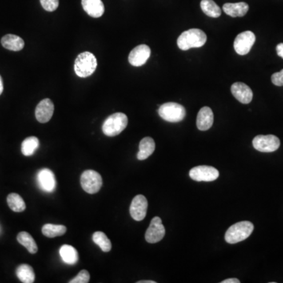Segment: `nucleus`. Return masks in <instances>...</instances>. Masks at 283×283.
Wrapping results in <instances>:
<instances>
[{
  "label": "nucleus",
  "instance_id": "obj_7",
  "mask_svg": "<svg viewBox=\"0 0 283 283\" xmlns=\"http://www.w3.org/2000/svg\"><path fill=\"white\" fill-rule=\"evenodd\" d=\"M253 147L263 153H272L276 151L280 146V140L277 136L273 135L263 136L260 135L253 139Z\"/></svg>",
  "mask_w": 283,
  "mask_h": 283
},
{
  "label": "nucleus",
  "instance_id": "obj_2",
  "mask_svg": "<svg viewBox=\"0 0 283 283\" xmlns=\"http://www.w3.org/2000/svg\"><path fill=\"white\" fill-rule=\"evenodd\" d=\"M97 65V59L94 54L91 52H83L75 61V73L78 77L86 78L94 73Z\"/></svg>",
  "mask_w": 283,
  "mask_h": 283
},
{
  "label": "nucleus",
  "instance_id": "obj_19",
  "mask_svg": "<svg viewBox=\"0 0 283 283\" xmlns=\"http://www.w3.org/2000/svg\"><path fill=\"white\" fill-rule=\"evenodd\" d=\"M1 44L4 48L12 51H20L25 47V42L21 37L16 35L7 34L1 40Z\"/></svg>",
  "mask_w": 283,
  "mask_h": 283
},
{
  "label": "nucleus",
  "instance_id": "obj_9",
  "mask_svg": "<svg viewBox=\"0 0 283 283\" xmlns=\"http://www.w3.org/2000/svg\"><path fill=\"white\" fill-rule=\"evenodd\" d=\"M189 177L197 182H212L218 178L219 171L213 167L201 165L194 167L189 172Z\"/></svg>",
  "mask_w": 283,
  "mask_h": 283
},
{
  "label": "nucleus",
  "instance_id": "obj_10",
  "mask_svg": "<svg viewBox=\"0 0 283 283\" xmlns=\"http://www.w3.org/2000/svg\"><path fill=\"white\" fill-rule=\"evenodd\" d=\"M165 236V228L161 218L158 216L153 217L145 232V238L149 243H157L161 241Z\"/></svg>",
  "mask_w": 283,
  "mask_h": 283
},
{
  "label": "nucleus",
  "instance_id": "obj_32",
  "mask_svg": "<svg viewBox=\"0 0 283 283\" xmlns=\"http://www.w3.org/2000/svg\"><path fill=\"white\" fill-rule=\"evenodd\" d=\"M276 51H277L278 55L283 58V44H278L277 47H276Z\"/></svg>",
  "mask_w": 283,
  "mask_h": 283
},
{
  "label": "nucleus",
  "instance_id": "obj_21",
  "mask_svg": "<svg viewBox=\"0 0 283 283\" xmlns=\"http://www.w3.org/2000/svg\"><path fill=\"white\" fill-rule=\"evenodd\" d=\"M60 255L64 262L70 265L77 264L79 260V255L77 249L69 245H64L60 249Z\"/></svg>",
  "mask_w": 283,
  "mask_h": 283
},
{
  "label": "nucleus",
  "instance_id": "obj_3",
  "mask_svg": "<svg viewBox=\"0 0 283 283\" xmlns=\"http://www.w3.org/2000/svg\"><path fill=\"white\" fill-rule=\"evenodd\" d=\"M254 226L249 221H241L228 228L225 234V240L229 244H236L246 239L253 233Z\"/></svg>",
  "mask_w": 283,
  "mask_h": 283
},
{
  "label": "nucleus",
  "instance_id": "obj_35",
  "mask_svg": "<svg viewBox=\"0 0 283 283\" xmlns=\"http://www.w3.org/2000/svg\"><path fill=\"white\" fill-rule=\"evenodd\" d=\"M137 283H156V282L152 281V280H143V281H139L137 282Z\"/></svg>",
  "mask_w": 283,
  "mask_h": 283
},
{
  "label": "nucleus",
  "instance_id": "obj_29",
  "mask_svg": "<svg viewBox=\"0 0 283 283\" xmlns=\"http://www.w3.org/2000/svg\"><path fill=\"white\" fill-rule=\"evenodd\" d=\"M89 280H90V274L87 270H82L74 279L69 281V283H88Z\"/></svg>",
  "mask_w": 283,
  "mask_h": 283
},
{
  "label": "nucleus",
  "instance_id": "obj_15",
  "mask_svg": "<svg viewBox=\"0 0 283 283\" xmlns=\"http://www.w3.org/2000/svg\"><path fill=\"white\" fill-rule=\"evenodd\" d=\"M37 181L41 189L46 192H53L56 188L55 176L51 170L44 169L37 175Z\"/></svg>",
  "mask_w": 283,
  "mask_h": 283
},
{
  "label": "nucleus",
  "instance_id": "obj_14",
  "mask_svg": "<svg viewBox=\"0 0 283 283\" xmlns=\"http://www.w3.org/2000/svg\"><path fill=\"white\" fill-rule=\"evenodd\" d=\"M234 97L242 104H249L253 100V93L248 85L244 83L236 82L231 88Z\"/></svg>",
  "mask_w": 283,
  "mask_h": 283
},
{
  "label": "nucleus",
  "instance_id": "obj_6",
  "mask_svg": "<svg viewBox=\"0 0 283 283\" xmlns=\"http://www.w3.org/2000/svg\"><path fill=\"white\" fill-rule=\"evenodd\" d=\"M81 184L85 192L93 194L99 191L101 189L102 179L98 172L94 170H87L81 175Z\"/></svg>",
  "mask_w": 283,
  "mask_h": 283
},
{
  "label": "nucleus",
  "instance_id": "obj_17",
  "mask_svg": "<svg viewBox=\"0 0 283 283\" xmlns=\"http://www.w3.org/2000/svg\"><path fill=\"white\" fill-rule=\"evenodd\" d=\"M82 6L87 14L94 18L101 17L105 12L101 0H82Z\"/></svg>",
  "mask_w": 283,
  "mask_h": 283
},
{
  "label": "nucleus",
  "instance_id": "obj_12",
  "mask_svg": "<svg viewBox=\"0 0 283 283\" xmlns=\"http://www.w3.org/2000/svg\"><path fill=\"white\" fill-rule=\"evenodd\" d=\"M148 201L145 196H136L132 200L130 206V214L136 221H142L147 212Z\"/></svg>",
  "mask_w": 283,
  "mask_h": 283
},
{
  "label": "nucleus",
  "instance_id": "obj_8",
  "mask_svg": "<svg viewBox=\"0 0 283 283\" xmlns=\"http://www.w3.org/2000/svg\"><path fill=\"white\" fill-rule=\"evenodd\" d=\"M255 41L256 37L254 33L251 31H245L237 35L234 42V47L237 54L245 55L250 51Z\"/></svg>",
  "mask_w": 283,
  "mask_h": 283
},
{
  "label": "nucleus",
  "instance_id": "obj_33",
  "mask_svg": "<svg viewBox=\"0 0 283 283\" xmlns=\"http://www.w3.org/2000/svg\"><path fill=\"white\" fill-rule=\"evenodd\" d=\"M221 283H240V280L237 279H228L221 282Z\"/></svg>",
  "mask_w": 283,
  "mask_h": 283
},
{
  "label": "nucleus",
  "instance_id": "obj_28",
  "mask_svg": "<svg viewBox=\"0 0 283 283\" xmlns=\"http://www.w3.org/2000/svg\"><path fill=\"white\" fill-rule=\"evenodd\" d=\"M92 239H93V241L95 243L96 245H98L99 246L100 249L103 251L104 253H108V252L111 250V241L103 232H96L92 236Z\"/></svg>",
  "mask_w": 283,
  "mask_h": 283
},
{
  "label": "nucleus",
  "instance_id": "obj_34",
  "mask_svg": "<svg viewBox=\"0 0 283 283\" xmlns=\"http://www.w3.org/2000/svg\"><path fill=\"white\" fill-rule=\"evenodd\" d=\"M3 92V82H2V77L0 76V95L2 94Z\"/></svg>",
  "mask_w": 283,
  "mask_h": 283
},
{
  "label": "nucleus",
  "instance_id": "obj_16",
  "mask_svg": "<svg viewBox=\"0 0 283 283\" xmlns=\"http://www.w3.org/2000/svg\"><path fill=\"white\" fill-rule=\"evenodd\" d=\"M213 121L214 116L210 108L205 106L199 110L197 117V127L199 130H209L213 125Z\"/></svg>",
  "mask_w": 283,
  "mask_h": 283
},
{
  "label": "nucleus",
  "instance_id": "obj_22",
  "mask_svg": "<svg viewBox=\"0 0 283 283\" xmlns=\"http://www.w3.org/2000/svg\"><path fill=\"white\" fill-rule=\"evenodd\" d=\"M17 240L21 245L25 246L31 254H35L38 251V246L37 243L33 239V236L29 235L28 232H20L17 236Z\"/></svg>",
  "mask_w": 283,
  "mask_h": 283
},
{
  "label": "nucleus",
  "instance_id": "obj_26",
  "mask_svg": "<svg viewBox=\"0 0 283 283\" xmlns=\"http://www.w3.org/2000/svg\"><path fill=\"white\" fill-rule=\"evenodd\" d=\"M40 142L38 138L35 136H31L29 138L25 139L21 144V152L23 155L29 157L33 155V153L38 149Z\"/></svg>",
  "mask_w": 283,
  "mask_h": 283
},
{
  "label": "nucleus",
  "instance_id": "obj_30",
  "mask_svg": "<svg viewBox=\"0 0 283 283\" xmlns=\"http://www.w3.org/2000/svg\"><path fill=\"white\" fill-rule=\"evenodd\" d=\"M41 6L47 11L53 12L57 10L59 0H41Z\"/></svg>",
  "mask_w": 283,
  "mask_h": 283
},
{
  "label": "nucleus",
  "instance_id": "obj_5",
  "mask_svg": "<svg viewBox=\"0 0 283 283\" xmlns=\"http://www.w3.org/2000/svg\"><path fill=\"white\" fill-rule=\"evenodd\" d=\"M159 116L171 123L182 121L186 117V109L182 105L176 102L163 104L158 109Z\"/></svg>",
  "mask_w": 283,
  "mask_h": 283
},
{
  "label": "nucleus",
  "instance_id": "obj_24",
  "mask_svg": "<svg viewBox=\"0 0 283 283\" xmlns=\"http://www.w3.org/2000/svg\"><path fill=\"white\" fill-rule=\"evenodd\" d=\"M66 231H67L66 227L56 224H47L42 228L43 235L50 238L62 236L65 235Z\"/></svg>",
  "mask_w": 283,
  "mask_h": 283
},
{
  "label": "nucleus",
  "instance_id": "obj_23",
  "mask_svg": "<svg viewBox=\"0 0 283 283\" xmlns=\"http://www.w3.org/2000/svg\"><path fill=\"white\" fill-rule=\"evenodd\" d=\"M17 276L21 283H33L35 281V272L29 264H21L16 270Z\"/></svg>",
  "mask_w": 283,
  "mask_h": 283
},
{
  "label": "nucleus",
  "instance_id": "obj_27",
  "mask_svg": "<svg viewBox=\"0 0 283 283\" xmlns=\"http://www.w3.org/2000/svg\"><path fill=\"white\" fill-rule=\"evenodd\" d=\"M7 204L12 211L15 212H23L26 209L23 198L16 193H11L7 196Z\"/></svg>",
  "mask_w": 283,
  "mask_h": 283
},
{
  "label": "nucleus",
  "instance_id": "obj_13",
  "mask_svg": "<svg viewBox=\"0 0 283 283\" xmlns=\"http://www.w3.org/2000/svg\"><path fill=\"white\" fill-rule=\"evenodd\" d=\"M54 111V105L50 98L42 100L36 108V118L40 123H47L51 119Z\"/></svg>",
  "mask_w": 283,
  "mask_h": 283
},
{
  "label": "nucleus",
  "instance_id": "obj_31",
  "mask_svg": "<svg viewBox=\"0 0 283 283\" xmlns=\"http://www.w3.org/2000/svg\"><path fill=\"white\" fill-rule=\"evenodd\" d=\"M272 81L276 86H283V69L279 73H274L272 75Z\"/></svg>",
  "mask_w": 283,
  "mask_h": 283
},
{
  "label": "nucleus",
  "instance_id": "obj_11",
  "mask_svg": "<svg viewBox=\"0 0 283 283\" xmlns=\"http://www.w3.org/2000/svg\"><path fill=\"white\" fill-rule=\"evenodd\" d=\"M151 54V50L145 44H141L135 47L128 56V61L133 66H142L147 61Z\"/></svg>",
  "mask_w": 283,
  "mask_h": 283
},
{
  "label": "nucleus",
  "instance_id": "obj_20",
  "mask_svg": "<svg viewBox=\"0 0 283 283\" xmlns=\"http://www.w3.org/2000/svg\"><path fill=\"white\" fill-rule=\"evenodd\" d=\"M155 150V142L150 137H145L140 143V151L137 154V158L140 161H143L153 154Z\"/></svg>",
  "mask_w": 283,
  "mask_h": 283
},
{
  "label": "nucleus",
  "instance_id": "obj_18",
  "mask_svg": "<svg viewBox=\"0 0 283 283\" xmlns=\"http://www.w3.org/2000/svg\"><path fill=\"white\" fill-rule=\"evenodd\" d=\"M224 13L231 17H243L249 11V5L244 2L225 3L223 6Z\"/></svg>",
  "mask_w": 283,
  "mask_h": 283
},
{
  "label": "nucleus",
  "instance_id": "obj_4",
  "mask_svg": "<svg viewBox=\"0 0 283 283\" xmlns=\"http://www.w3.org/2000/svg\"><path fill=\"white\" fill-rule=\"evenodd\" d=\"M128 122V117L125 113H113L104 121L102 132L109 137L118 136L126 128Z\"/></svg>",
  "mask_w": 283,
  "mask_h": 283
},
{
  "label": "nucleus",
  "instance_id": "obj_25",
  "mask_svg": "<svg viewBox=\"0 0 283 283\" xmlns=\"http://www.w3.org/2000/svg\"><path fill=\"white\" fill-rule=\"evenodd\" d=\"M201 8L209 17L216 18L221 15V9L213 0H201Z\"/></svg>",
  "mask_w": 283,
  "mask_h": 283
},
{
  "label": "nucleus",
  "instance_id": "obj_1",
  "mask_svg": "<svg viewBox=\"0 0 283 283\" xmlns=\"http://www.w3.org/2000/svg\"><path fill=\"white\" fill-rule=\"evenodd\" d=\"M206 41V34L202 30L191 29L180 35L177 40V44L180 50H188L190 48L201 47Z\"/></svg>",
  "mask_w": 283,
  "mask_h": 283
}]
</instances>
